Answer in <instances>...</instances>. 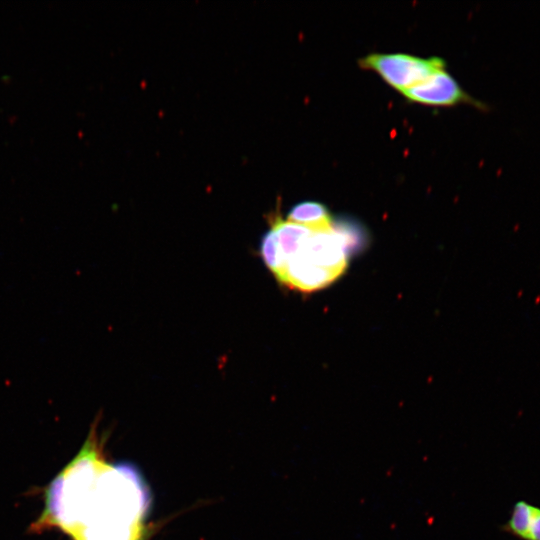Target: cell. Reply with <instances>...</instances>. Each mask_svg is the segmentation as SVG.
Returning <instances> with one entry per match:
<instances>
[{
    "instance_id": "obj_1",
    "label": "cell",
    "mask_w": 540,
    "mask_h": 540,
    "mask_svg": "<svg viewBox=\"0 0 540 540\" xmlns=\"http://www.w3.org/2000/svg\"><path fill=\"white\" fill-rule=\"evenodd\" d=\"M148 491L135 469L106 462L96 432L52 480L38 531L56 527L73 540H142Z\"/></svg>"
},
{
    "instance_id": "obj_2",
    "label": "cell",
    "mask_w": 540,
    "mask_h": 540,
    "mask_svg": "<svg viewBox=\"0 0 540 540\" xmlns=\"http://www.w3.org/2000/svg\"><path fill=\"white\" fill-rule=\"evenodd\" d=\"M353 232L346 227L311 230L276 277L283 284L301 291L323 288L346 268ZM353 242V241H352Z\"/></svg>"
},
{
    "instance_id": "obj_3",
    "label": "cell",
    "mask_w": 540,
    "mask_h": 540,
    "mask_svg": "<svg viewBox=\"0 0 540 540\" xmlns=\"http://www.w3.org/2000/svg\"><path fill=\"white\" fill-rule=\"evenodd\" d=\"M360 65L376 71L389 85L401 92L445 68V62L439 57L424 59L401 53L369 54L360 60Z\"/></svg>"
},
{
    "instance_id": "obj_4",
    "label": "cell",
    "mask_w": 540,
    "mask_h": 540,
    "mask_svg": "<svg viewBox=\"0 0 540 540\" xmlns=\"http://www.w3.org/2000/svg\"><path fill=\"white\" fill-rule=\"evenodd\" d=\"M402 94L412 102L426 105L450 106L467 103L481 110L488 109L485 103L466 93L444 69L410 87Z\"/></svg>"
},
{
    "instance_id": "obj_5",
    "label": "cell",
    "mask_w": 540,
    "mask_h": 540,
    "mask_svg": "<svg viewBox=\"0 0 540 540\" xmlns=\"http://www.w3.org/2000/svg\"><path fill=\"white\" fill-rule=\"evenodd\" d=\"M287 220L313 230H326L333 226L327 209L320 203L304 201L296 204L288 213Z\"/></svg>"
},
{
    "instance_id": "obj_6",
    "label": "cell",
    "mask_w": 540,
    "mask_h": 540,
    "mask_svg": "<svg viewBox=\"0 0 540 540\" xmlns=\"http://www.w3.org/2000/svg\"><path fill=\"white\" fill-rule=\"evenodd\" d=\"M535 509V506L525 501L517 502L504 529L521 539L528 540Z\"/></svg>"
},
{
    "instance_id": "obj_7",
    "label": "cell",
    "mask_w": 540,
    "mask_h": 540,
    "mask_svg": "<svg viewBox=\"0 0 540 540\" xmlns=\"http://www.w3.org/2000/svg\"><path fill=\"white\" fill-rule=\"evenodd\" d=\"M260 255L264 264L277 277L284 267V257L277 236L272 228L262 237Z\"/></svg>"
},
{
    "instance_id": "obj_8",
    "label": "cell",
    "mask_w": 540,
    "mask_h": 540,
    "mask_svg": "<svg viewBox=\"0 0 540 540\" xmlns=\"http://www.w3.org/2000/svg\"><path fill=\"white\" fill-rule=\"evenodd\" d=\"M528 540H540V508L538 507L535 509Z\"/></svg>"
}]
</instances>
